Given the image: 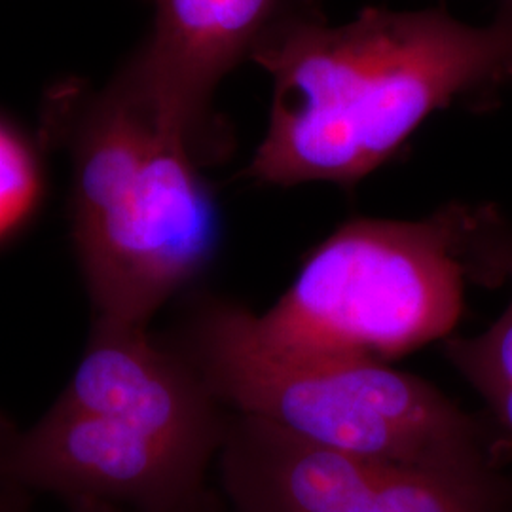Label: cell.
I'll return each mask as SVG.
<instances>
[{
    "label": "cell",
    "mask_w": 512,
    "mask_h": 512,
    "mask_svg": "<svg viewBox=\"0 0 512 512\" xmlns=\"http://www.w3.org/2000/svg\"><path fill=\"white\" fill-rule=\"evenodd\" d=\"M253 61L274 97L243 177L351 188L435 112L490 105L511 88L512 19L469 25L442 8H366L330 25L319 12L285 25Z\"/></svg>",
    "instance_id": "6da1fadb"
},
{
    "label": "cell",
    "mask_w": 512,
    "mask_h": 512,
    "mask_svg": "<svg viewBox=\"0 0 512 512\" xmlns=\"http://www.w3.org/2000/svg\"><path fill=\"white\" fill-rule=\"evenodd\" d=\"M251 310L190 289L165 340L228 412L317 446L414 467L499 465L503 437L414 374L387 363L287 353L258 340Z\"/></svg>",
    "instance_id": "7a4b0ae2"
},
{
    "label": "cell",
    "mask_w": 512,
    "mask_h": 512,
    "mask_svg": "<svg viewBox=\"0 0 512 512\" xmlns=\"http://www.w3.org/2000/svg\"><path fill=\"white\" fill-rule=\"evenodd\" d=\"M57 109L50 135L71 150V239L92 321L150 327L194 289L220 243L202 164L116 80Z\"/></svg>",
    "instance_id": "3957f363"
},
{
    "label": "cell",
    "mask_w": 512,
    "mask_h": 512,
    "mask_svg": "<svg viewBox=\"0 0 512 512\" xmlns=\"http://www.w3.org/2000/svg\"><path fill=\"white\" fill-rule=\"evenodd\" d=\"M224 435L219 412L164 366L95 355L33 425L0 412V486L65 507L184 511L213 495L207 473Z\"/></svg>",
    "instance_id": "277c9868"
},
{
    "label": "cell",
    "mask_w": 512,
    "mask_h": 512,
    "mask_svg": "<svg viewBox=\"0 0 512 512\" xmlns=\"http://www.w3.org/2000/svg\"><path fill=\"white\" fill-rule=\"evenodd\" d=\"M488 205L448 203L418 220L353 219L302 262L251 329L266 346L391 363L454 336L467 281L488 285Z\"/></svg>",
    "instance_id": "5b68a950"
},
{
    "label": "cell",
    "mask_w": 512,
    "mask_h": 512,
    "mask_svg": "<svg viewBox=\"0 0 512 512\" xmlns=\"http://www.w3.org/2000/svg\"><path fill=\"white\" fill-rule=\"evenodd\" d=\"M230 512H509L499 469L414 467L317 446L232 414L220 448Z\"/></svg>",
    "instance_id": "8992f818"
},
{
    "label": "cell",
    "mask_w": 512,
    "mask_h": 512,
    "mask_svg": "<svg viewBox=\"0 0 512 512\" xmlns=\"http://www.w3.org/2000/svg\"><path fill=\"white\" fill-rule=\"evenodd\" d=\"M152 29L116 82L184 141L200 164L230 148L215 92L239 63L291 21L319 14V0H150Z\"/></svg>",
    "instance_id": "52a82bcc"
},
{
    "label": "cell",
    "mask_w": 512,
    "mask_h": 512,
    "mask_svg": "<svg viewBox=\"0 0 512 512\" xmlns=\"http://www.w3.org/2000/svg\"><path fill=\"white\" fill-rule=\"evenodd\" d=\"M488 253L497 283H511V300L494 323L476 336H450L442 349L450 365L475 389L492 414V425L512 442V224L497 211Z\"/></svg>",
    "instance_id": "ba28073f"
},
{
    "label": "cell",
    "mask_w": 512,
    "mask_h": 512,
    "mask_svg": "<svg viewBox=\"0 0 512 512\" xmlns=\"http://www.w3.org/2000/svg\"><path fill=\"white\" fill-rule=\"evenodd\" d=\"M46 177L35 143L0 118V247L18 238L37 217Z\"/></svg>",
    "instance_id": "9c48e42d"
},
{
    "label": "cell",
    "mask_w": 512,
    "mask_h": 512,
    "mask_svg": "<svg viewBox=\"0 0 512 512\" xmlns=\"http://www.w3.org/2000/svg\"><path fill=\"white\" fill-rule=\"evenodd\" d=\"M69 512H135L128 511V509H120V507H110V505H101V503H74L67 507ZM179 512H226L222 507V501H220L217 495L213 494L209 499H205L200 505L196 507H190V509H184Z\"/></svg>",
    "instance_id": "30bf717a"
},
{
    "label": "cell",
    "mask_w": 512,
    "mask_h": 512,
    "mask_svg": "<svg viewBox=\"0 0 512 512\" xmlns=\"http://www.w3.org/2000/svg\"><path fill=\"white\" fill-rule=\"evenodd\" d=\"M35 497L19 488L0 486V512H35Z\"/></svg>",
    "instance_id": "8fae6325"
},
{
    "label": "cell",
    "mask_w": 512,
    "mask_h": 512,
    "mask_svg": "<svg viewBox=\"0 0 512 512\" xmlns=\"http://www.w3.org/2000/svg\"><path fill=\"white\" fill-rule=\"evenodd\" d=\"M499 10H497V16L501 18L512 19V0H495Z\"/></svg>",
    "instance_id": "7c38bea8"
}]
</instances>
